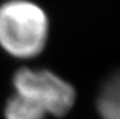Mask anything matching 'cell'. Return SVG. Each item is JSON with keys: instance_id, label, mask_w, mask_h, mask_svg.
Returning a JSON list of instances; mask_svg holds the SVG:
<instances>
[{"instance_id": "277c9868", "label": "cell", "mask_w": 120, "mask_h": 119, "mask_svg": "<svg viewBox=\"0 0 120 119\" xmlns=\"http://www.w3.org/2000/svg\"><path fill=\"white\" fill-rule=\"evenodd\" d=\"M97 109L102 119H119V81L114 79L102 92L97 103Z\"/></svg>"}, {"instance_id": "3957f363", "label": "cell", "mask_w": 120, "mask_h": 119, "mask_svg": "<svg viewBox=\"0 0 120 119\" xmlns=\"http://www.w3.org/2000/svg\"><path fill=\"white\" fill-rule=\"evenodd\" d=\"M46 113L35 101L19 93H14L4 107L5 119H45Z\"/></svg>"}, {"instance_id": "7a4b0ae2", "label": "cell", "mask_w": 120, "mask_h": 119, "mask_svg": "<svg viewBox=\"0 0 120 119\" xmlns=\"http://www.w3.org/2000/svg\"><path fill=\"white\" fill-rule=\"evenodd\" d=\"M15 93L35 101L54 117H64L75 104L77 92L69 82L49 69L21 68L13 76Z\"/></svg>"}, {"instance_id": "6da1fadb", "label": "cell", "mask_w": 120, "mask_h": 119, "mask_svg": "<svg viewBox=\"0 0 120 119\" xmlns=\"http://www.w3.org/2000/svg\"><path fill=\"white\" fill-rule=\"evenodd\" d=\"M50 23L46 12L30 0H8L0 5V46L18 59L44 51Z\"/></svg>"}]
</instances>
